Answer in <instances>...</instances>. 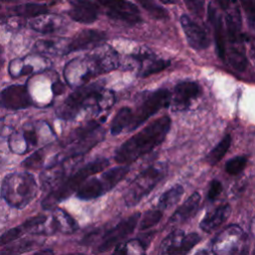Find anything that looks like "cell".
I'll return each instance as SVG.
<instances>
[{
  "instance_id": "7a4b0ae2",
  "label": "cell",
  "mask_w": 255,
  "mask_h": 255,
  "mask_svg": "<svg viewBox=\"0 0 255 255\" xmlns=\"http://www.w3.org/2000/svg\"><path fill=\"white\" fill-rule=\"evenodd\" d=\"M114 94L105 90L98 83L82 86L77 91L71 93L66 100L57 108L56 114L62 120H73L81 109L95 106L99 111L110 109L114 104Z\"/></svg>"
},
{
  "instance_id": "3957f363",
  "label": "cell",
  "mask_w": 255,
  "mask_h": 255,
  "mask_svg": "<svg viewBox=\"0 0 255 255\" xmlns=\"http://www.w3.org/2000/svg\"><path fill=\"white\" fill-rule=\"evenodd\" d=\"M110 162L107 158H97L80 169H78L69 178L62 181L58 186L53 188L51 192L42 201V207L44 209H53L57 204L62 202L77 191L80 186L91 176L103 171Z\"/></svg>"
},
{
  "instance_id": "83f0119b",
  "label": "cell",
  "mask_w": 255,
  "mask_h": 255,
  "mask_svg": "<svg viewBox=\"0 0 255 255\" xmlns=\"http://www.w3.org/2000/svg\"><path fill=\"white\" fill-rule=\"evenodd\" d=\"M144 247L138 239L118 243L112 255H144Z\"/></svg>"
},
{
  "instance_id": "60d3db41",
  "label": "cell",
  "mask_w": 255,
  "mask_h": 255,
  "mask_svg": "<svg viewBox=\"0 0 255 255\" xmlns=\"http://www.w3.org/2000/svg\"><path fill=\"white\" fill-rule=\"evenodd\" d=\"M221 191H222V183L219 180H217V179H213L210 182L208 193H207L208 200L212 201L215 198H217L218 195L221 193Z\"/></svg>"
},
{
  "instance_id": "d6a6232c",
  "label": "cell",
  "mask_w": 255,
  "mask_h": 255,
  "mask_svg": "<svg viewBox=\"0 0 255 255\" xmlns=\"http://www.w3.org/2000/svg\"><path fill=\"white\" fill-rule=\"evenodd\" d=\"M162 217V211L158 208L149 209L143 213V217L139 223V230H146L156 225Z\"/></svg>"
},
{
  "instance_id": "8d00e7d4",
  "label": "cell",
  "mask_w": 255,
  "mask_h": 255,
  "mask_svg": "<svg viewBox=\"0 0 255 255\" xmlns=\"http://www.w3.org/2000/svg\"><path fill=\"white\" fill-rule=\"evenodd\" d=\"M25 232H26V230L24 229L23 225L16 226V227H13V228L7 230L5 233H3L0 236V245L4 246V245L12 243L13 241L20 238Z\"/></svg>"
},
{
  "instance_id": "f546056e",
  "label": "cell",
  "mask_w": 255,
  "mask_h": 255,
  "mask_svg": "<svg viewBox=\"0 0 255 255\" xmlns=\"http://www.w3.org/2000/svg\"><path fill=\"white\" fill-rule=\"evenodd\" d=\"M61 40L55 39H42L35 43L34 50L39 54L56 55L58 53L64 55V51L61 48Z\"/></svg>"
},
{
  "instance_id": "ee69618b",
  "label": "cell",
  "mask_w": 255,
  "mask_h": 255,
  "mask_svg": "<svg viewBox=\"0 0 255 255\" xmlns=\"http://www.w3.org/2000/svg\"><path fill=\"white\" fill-rule=\"evenodd\" d=\"M5 62V57H4V51L3 48L0 46V69L2 68V66L4 65Z\"/></svg>"
},
{
  "instance_id": "f35d334b",
  "label": "cell",
  "mask_w": 255,
  "mask_h": 255,
  "mask_svg": "<svg viewBox=\"0 0 255 255\" xmlns=\"http://www.w3.org/2000/svg\"><path fill=\"white\" fill-rule=\"evenodd\" d=\"M188 10L197 17H202L204 13L205 0H184Z\"/></svg>"
},
{
  "instance_id": "603a6c76",
  "label": "cell",
  "mask_w": 255,
  "mask_h": 255,
  "mask_svg": "<svg viewBox=\"0 0 255 255\" xmlns=\"http://www.w3.org/2000/svg\"><path fill=\"white\" fill-rule=\"evenodd\" d=\"M49 12V8L45 4L25 3L14 6L11 9V15L20 18H34Z\"/></svg>"
},
{
  "instance_id": "8992f818",
  "label": "cell",
  "mask_w": 255,
  "mask_h": 255,
  "mask_svg": "<svg viewBox=\"0 0 255 255\" xmlns=\"http://www.w3.org/2000/svg\"><path fill=\"white\" fill-rule=\"evenodd\" d=\"M129 168L127 165L117 166L105 171L101 177H95L85 181L77 190V197L82 200H91L98 198L122 181L128 173Z\"/></svg>"
},
{
  "instance_id": "4316f807",
  "label": "cell",
  "mask_w": 255,
  "mask_h": 255,
  "mask_svg": "<svg viewBox=\"0 0 255 255\" xmlns=\"http://www.w3.org/2000/svg\"><path fill=\"white\" fill-rule=\"evenodd\" d=\"M230 144H231V136H230V134L224 135L221 138V140L206 155V161L210 165L217 164L223 158V156L226 154L227 150L230 147Z\"/></svg>"
},
{
  "instance_id": "c3c4849f",
  "label": "cell",
  "mask_w": 255,
  "mask_h": 255,
  "mask_svg": "<svg viewBox=\"0 0 255 255\" xmlns=\"http://www.w3.org/2000/svg\"><path fill=\"white\" fill-rule=\"evenodd\" d=\"M0 9H1V2H0Z\"/></svg>"
},
{
  "instance_id": "ac0fdd59",
  "label": "cell",
  "mask_w": 255,
  "mask_h": 255,
  "mask_svg": "<svg viewBox=\"0 0 255 255\" xmlns=\"http://www.w3.org/2000/svg\"><path fill=\"white\" fill-rule=\"evenodd\" d=\"M78 228V223L68 212L61 208H56L51 216V221L47 227L46 234H52L55 232L72 233Z\"/></svg>"
},
{
  "instance_id": "4fadbf2b",
  "label": "cell",
  "mask_w": 255,
  "mask_h": 255,
  "mask_svg": "<svg viewBox=\"0 0 255 255\" xmlns=\"http://www.w3.org/2000/svg\"><path fill=\"white\" fill-rule=\"evenodd\" d=\"M32 105V99L25 85H12L0 93V106L10 110L26 109Z\"/></svg>"
},
{
  "instance_id": "484cf974",
  "label": "cell",
  "mask_w": 255,
  "mask_h": 255,
  "mask_svg": "<svg viewBox=\"0 0 255 255\" xmlns=\"http://www.w3.org/2000/svg\"><path fill=\"white\" fill-rule=\"evenodd\" d=\"M183 193H184V188L182 185L180 184L173 185L169 189L165 190L159 196L157 201V208L163 211L164 209L173 206L175 203L178 202V200L181 198Z\"/></svg>"
},
{
  "instance_id": "ffe728a7",
  "label": "cell",
  "mask_w": 255,
  "mask_h": 255,
  "mask_svg": "<svg viewBox=\"0 0 255 255\" xmlns=\"http://www.w3.org/2000/svg\"><path fill=\"white\" fill-rule=\"evenodd\" d=\"M201 196L198 192H193L170 216L169 218V223L173 224H178L182 223L192 216L197 212L199 208V202H200Z\"/></svg>"
},
{
  "instance_id": "e575fe53",
  "label": "cell",
  "mask_w": 255,
  "mask_h": 255,
  "mask_svg": "<svg viewBox=\"0 0 255 255\" xmlns=\"http://www.w3.org/2000/svg\"><path fill=\"white\" fill-rule=\"evenodd\" d=\"M137 2L154 18L156 19H165L168 17L166 10L155 2V0H137Z\"/></svg>"
},
{
  "instance_id": "277c9868",
  "label": "cell",
  "mask_w": 255,
  "mask_h": 255,
  "mask_svg": "<svg viewBox=\"0 0 255 255\" xmlns=\"http://www.w3.org/2000/svg\"><path fill=\"white\" fill-rule=\"evenodd\" d=\"M37 192L38 184L29 172L10 173L2 181V197L9 206L17 209L27 206L36 197Z\"/></svg>"
},
{
  "instance_id": "bcb514c9",
  "label": "cell",
  "mask_w": 255,
  "mask_h": 255,
  "mask_svg": "<svg viewBox=\"0 0 255 255\" xmlns=\"http://www.w3.org/2000/svg\"><path fill=\"white\" fill-rule=\"evenodd\" d=\"M162 4H173L176 0H159Z\"/></svg>"
},
{
  "instance_id": "74e56055",
  "label": "cell",
  "mask_w": 255,
  "mask_h": 255,
  "mask_svg": "<svg viewBox=\"0 0 255 255\" xmlns=\"http://www.w3.org/2000/svg\"><path fill=\"white\" fill-rule=\"evenodd\" d=\"M199 241H200V236L195 232L184 234L181 241L179 255H185L186 253H188Z\"/></svg>"
},
{
  "instance_id": "4dcf8cb0",
  "label": "cell",
  "mask_w": 255,
  "mask_h": 255,
  "mask_svg": "<svg viewBox=\"0 0 255 255\" xmlns=\"http://www.w3.org/2000/svg\"><path fill=\"white\" fill-rule=\"evenodd\" d=\"M35 66L26 63L25 59H15L10 62L8 72L11 77L17 78L24 75H30L35 71Z\"/></svg>"
},
{
  "instance_id": "6da1fadb",
  "label": "cell",
  "mask_w": 255,
  "mask_h": 255,
  "mask_svg": "<svg viewBox=\"0 0 255 255\" xmlns=\"http://www.w3.org/2000/svg\"><path fill=\"white\" fill-rule=\"evenodd\" d=\"M171 125L168 116H162L145 126L126 140L115 152V160L120 164H129L158 146L167 135Z\"/></svg>"
},
{
  "instance_id": "cb8c5ba5",
  "label": "cell",
  "mask_w": 255,
  "mask_h": 255,
  "mask_svg": "<svg viewBox=\"0 0 255 255\" xmlns=\"http://www.w3.org/2000/svg\"><path fill=\"white\" fill-rule=\"evenodd\" d=\"M64 172L65 168L59 166L58 164L52 165L47 167L45 171H43L40 175V180H41V185L44 189H50V188H55L58 186L64 177Z\"/></svg>"
},
{
  "instance_id": "7402d4cb",
  "label": "cell",
  "mask_w": 255,
  "mask_h": 255,
  "mask_svg": "<svg viewBox=\"0 0 255 255\" xmlns=\"http://www.w3.org/2000/svg\"><path fill=\"white\" fill-rule=\"evenodd\" d=\"M182 230H173L161 241L157 255H179L181 241L184 236Z\"/></svg>"
},
{
  "instance_id": "d590c367",
  "label": "cell",
  "mask_w": 255,
  "mask_h": 255,
  "mask_svg": "<svg viewBox=\"0 0 255 255\" xmlns=\"http://www.w3.org/2000/svg\"><path fill=\"white\" fill-rule=\"evenodd\" d=\"M46 157V148H41L36 150L34 153H32L30 156H28L23 162L22 165L26 168H40L44 165Z\"/></svg>"
},
{
  "instance_id": "ba28073f",
  "label": "cell",
  "mask_w": 255,
  "mask_h": 255,
  "mask_svg": "<svg viewBox=\"0 0 255 255\" xmlns=\"http://www.w3.org/2000/svg\"><path fill=\"white\" fill-rule=\"evenodd\" d=\"M170 95L171 93L167 89H158L149 94L136 108V110L132 112V120L128 130L137 128L151 116L167 107L170 103Z\"/></svg>"
},
{
  "instance_id": "5bb4252c",
  "label": "cell",
  "mask_w": 255,
  "mask_h": 255,
  "mask_svg": "<svg viewBox=\"0 0 255 255\" xmlns=\"http://www.w3.org/2000/svg\"><path fill=\"white\" fill-rule=\"evenodd\" d=\"M180 24L184 32L185 38L188 42V45L191 48L196 51H200L209 47L210 40L207 33L188 15L182 14L180 16Z\"/></svg>"
},
{
  "instance_id": "7bdbcfd3",
  "label": "cell",
  "mask_w": 255,
  "mask_h": 255,
  "mask_svg": "<svg viewBox=\"0 0 255 255\" xmlns=\"http://www.w3.org/2000/svg\"><path fill=\"white\" fill-rule=\"evenodd\" d=\"M33 255H54V252L50 249H45V250H40V251L34 253Z\"/></svg>"
},
{
  "instance_id": "836d02e7",
  "label": "cell",
  "mask_w": 255,
  "mask_h": 255,
  "mask_svg": "<svg viewBox=\"0 0 255 255\" xmlns=\"http://www.w3.org/2000/svg\"><path fill=\"white\" fill-rule=\"evenodd\" d=\"M247 164V157L244 155H237L227 160L225 163V171L230 175L239 174Z\"/></svg>"
},
{
  "instance_id": "8fae6325",
  "label": "cell",
  "mask_w": 255,
  "mask_h": 255,
  "mask_svg": "<svg viewBox=\"0 0 255 255\" xmlns=\"http://www.w3.org/2000/svg\"><path fill=\"white\" fill-rule=\"evenodd\" d=\"M38 129L32 126H26L19 130H13L8 139L10 150L17 154H24L30 151L38 145Z\"/></svg>"
},
{
  "instance_id": "30bf717a",
  "label": "cell",
  "mask_w": 255,
  "mask_h": 255,
  "mask_svg": "<svg viewBox=\"0 0 255 255\" xmlns=\"http://www.w3.org/2000/svg\"><path fill=\"white\" fill-rule=\"evenodd\" d=\"M139 217H140L139 212L133 213L129 217L118 223L112 229L108 230L103 236V240L98 247V251L99 252L109 251L112 247L118 244L122 239L126 238L128 235L132 233L133 229L138 223Z\"/></svg>"
},
{
  "instance_id": "7dc6e473",
  "label": "cell",
  "mask_w": 255,
  "mask_h": 255,
  "mask_svg": "<svg viewBox=\"0 0 255 255\" xmlns=\"http://www.w3.org/2000/svg\"><path fill=\"white\" fill-rule=\"evenodd\" d=\"M66 255H85L83 253H71V254H66Z\"/></svg>"
},
{
  "instance_id": "f6af8a7d",
  "label": "cell",
  "mask_w": 255,
  "mask_h": 255,
  "mask_svg": "<svg viewBox=\"0 0 255 255\" xmlns=\"http://www.w3.org/2000/svg\"><path fill=\"white\" fill-rule=\"evenodd\" d=\"M194 255H208V252L205 249H201V250H198Z\"/></svg>"
},
{
  "instance_id": "ab89813d",
  "label": "cell",
  "mask_w": 255,
  "mask_h": 255,
  "mask_svg": "<svg viewBox=\"0 0 255 255\" xmlns=\"http://www.w3.org/2000/svg\"><path fill=\"white\" fill-rule=\"evenodd\" d=\"M245 14L247 16V20L249 22L250 27L253 29L254 27V21H255V8H254V0H239Z\"/></svg>"
},
{
  "instance_id": "e0dca14e",
  "label": "cell",
  "mask_w": 255,
  "mask_h": 255,
  "mask_svg": "<svg viewBox=\"0 0 255 255\" xmlns=\"http://www.w3.org/2000/svg\"><path fill=\"white\" fill-rule=\"evenodd\" d=\"M207 15H208L209 22L213 28L217 54L219 58L222 61H224L226 56V42H225V32L223 28L222 16L217 12L216 8L212 4L208 5Z\"/></svg>"
},
{
  "instance_id": "52a82bcc",
  "label": "cell",
  "mask_w": 255,
  "mask_h": 255,
  "mask_svg": "<svg viewBox=\"0 0 255 255\" xmlns=\"http://www.w3.org/2000/svg\"><path fill=\"white\" fill-rule=\"evenodd\" d=\"M247 235L243 229L232 224L219 232L212 242L214 255H241L245 252Z\"/></svg>"
},
{
  "instance_id": "9c48e42d",
  "label": "cell",
  "mask_w": 255,
  "mask_h": 255,
  "mask_svg": "<svg viewBox=\"0 0 255 255\" xmlns=\"http://www.w3.org/2000/svg\"><path fill=\"white\" fill-rule=\"evenodd\" d=\"M107 9L111 18L122 20L128 24H137L142 21L136 5L128 0H96Z\"/></svg>"
},
{
  "instance_id": "44dd1931",
  "label": "cell",
  "mask_w": 255,
  "mask_h": 255,
  "mask_svg": "<svg viewBox=\"0 0 255 255\" xmlns=\"http://www.w3.org/2000/svg\"><path fill=\"white\" fill-rule=\"evenodd\" d=\"M61 18L57 15H51L49 13L39 15L37 17L31 18L29 21V26L31 29L42 33L51 34L56 32L61 27Z\"/></svg>"
},
{
  "instance_id": "d4e9b609",
  "label": "cell",
  "mask_w": 255,
  "mask_h": 255,
  "mask_svg": "<svg viewBox=\"0 0 255 255\" xmlns=\"http://www.w3.org/2000/svg\"><path fill=\"white\" fill-rule=\"evenodd\" d=\"M132 120V111L128 107H123L118 111L111 124V133L117 135L125 129H128Z\"/></svg>"
},
{
  "instance_id": "2e32d148",
  "label": "cell",
  "mask_w": 255,
  "mask_h": 255,
  "mask_svg": "<svg viewBox=\"0 0 255 255\" xmlns=\"http://www.w3.org/2000/svg\"><path fill=\"white\" fill-rule=\"evenodd\" d=\"M106 38V34L100 30H83L78 33L70 42L67 43L66 54L85 50L97 43L102 42Z\"/></svg>"
},
{
  "instance_id": "7c38bea8",
  "label": "cell",
  "mask_w": 255,
  "mask_h": 255,
  "mask_svg": "<svg viewBox=\"0 0 255 255\" xmlns=\"http://www.w3.org/2000/svg\"><path fill=\"white\" fill-rule=\"evenodd\" d=\"M200 94L201 88L198 83L183 81L174 87L173 95H170L169 104H171L173 111H185Z\"/></svg>"
},
{
  "instance_id": "f1b7e54d",
  "label": "cell",
  "mask_w": 255,
  "mask_h": 255,
  "mask_svg": "<svg viewBox=\"0 0 255 255\" xmlns=\"http://www.w3.org/2000/svg\"><path fill=\"white\" fill-rule=\"evenodd\" d=\"M37 245L36 241L30 239H20L13 242L11 245L3 248L0 251V255H21L35 248Z\"/></svg>"
},
{
  "instance_id": "1f68e13d",
  "label": "cell",
  "mask_w": 255,
  "mask_h": 255,
  "mask_svg": "<svg viewBox=\"0 0 255 255\" xmlns=\"http://www.w3.org/2000/svg\"><path fill=\"white\" fill-rule=\"evenodd\" d=\"M170 65L169 60L164 59H156L153 56L148 59V64L141 69L139 75L143 78L151 76L153 74H157L163 70H165Z\"/></svg>"
},
{
  "instance_id": "9a60e30c",
  "label": "cell",
  "mask_w": 255,
  "mask_h": 255,
  "mask_svg": "<svg viewBox=\"0 0 255 255\" xmlns=\"http://www.w3.org/2000/svg\"><path fill=\"white\" fill-rule=\"evenodd\" d=\"M98 5L92 0H74L71 2L69 17L82 24L94 23L98 18Z\"/></svg>"
},
{
  "instance_id": "d6986e66",
  "label": "cell",
  "mask_w": 255,
  "mask_h": 255,
  "mask_svg": "<svg viewBox=\"0 0 255 255\" xmlns=\"http://www.w3.org/2000/svg\"><path fill=\"white\" fill-rule=\"evenodd\" d=\"M230 213V205L228 203L222 204L218 206L216 209L212 210L211 212L206 213V215L200 221L199 226L204 232H213L227 220Z\"/></svg>"
},
{
  "instance_id": "5b68a950",
  "label": "cell",
  "mask_w": 255,
  "mask_h": 255,
  "mask_svg": "<svg viewBox=\"0 0 255 255\" xmlns=\"http://www.w3.org/2000/svg\"><path fill=\"white\" fill-rule=\"evenodd\" d=\"M166 172V164L156 162L138 173L124 193L126 205L128 207L136 205L165 177Z\"/></svg>"
},
{
  "instance_id": "b9f144b4",
  "label": "cell",
  "mask_w": 255,
  "mask_h": 255,
  "mask_svg": "<svg viewBox=\"0 0 255 255\" xmlns=\"http://www.w3.org/2000/svg\"><path fill=\"white\" fill-rule=\"evenodd\" d=\"M52 90H53V92H54L55 95H60V94H62V93L64 92L65 86H64V84H63L61 81H57V82H55V83L53 84Z\"/></svg>"
}]
</instances>
